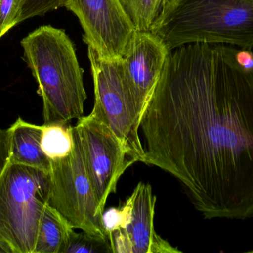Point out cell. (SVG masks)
<instances>
[{
	"label": "cell",
	"mask_w": 253,
	"mask_h": 253,
	"mask_svg": "<svg viewBox=\"0 0 253 253\" xmlns=\"http://www.w3.org/2000/svg\"><path fill=\"white\" fill-rule=\"evenodd\" d=\"M238 50L171 51L140 124L143 163L175 177L205 219L253 217V67Z\"/></svg>",
	"instance_id": "6da1fadb"
},
{
	"label": "cell",
	"mask_w": 253,
	"mask_h": 253,
	"mask_svg": "<svg viewBox=\"0 0 253 253\" xmlns=\"http://www.w3.org/2000/svg\"><path fill=\"white\" fill-rule=\"evenodd\" d=\"M20 44L42 99L44 125L68 124L83 117L87 99L84 70L66 32L42 25L25 36Z\"/></svg>",
	"instance_id": "7a4b0ae2"
},
{
	"label": "cell",
	"mask_w": 253,
	"mask_h": 253,
	"mask_svg": "<svg viewBox=\"0 0 253 253\" xmlns=\"http://www.w3.org/2000/svg\"><path fill=\"white\" fill-rule=\"evenodd\" d=\"M169 51L190 43L253 48V1L172 0L150 30Z\"/></svg>",
	"instance_id": "3957f363"
},
{
	"label": "cell",
	"mask_w": 253,
	"mask_h": 253,
	"mask_svg": "<svg viewBox=\"0 0 253 253\" xmlns=\"http://www.w3.org/2000/svg\"><path fill=\"white\" fill-rule=\"evenodd\" d=\"M49 173L9 162L0 176V242L10 253H34L47 204Z\"/></svg>",
	"instance_id": "277c9868"
},
{
	"label": "cell",
	"mask_w": 253,
	"mask_h": 253,
	"mask_svg": "<svg viewBox=\"0 0 253 253\" xmlns=\"http://www.w3.org/2000/svg\"><path fill=\"white\" fill-rule=\"evenodd\" d=\"M73 147L62 158L50 160L47 203L75 230L108 242L101 208L84 164L79 134L71 126ZM109 243V242H108Z\"/></svg>",
	"instance_id": "5b68a950"
},
{
	"label": "cell",
	"mask_w": 253,
	"mask_h": 253,
	"mask_svg": "<svg viewBox=\"0 0 253 253\" xmlns=\"http://www.w3.org/2000/svg\"><path fill=\"white\" fill-rule=\"evenodd\" d=\"M87 53L94 85L91 114L112 129L135 163H143L144 149L139 135L141 117L126 86L122 59H102L90 46Z\"/></svg>",
	"instance_id": "8992f818"
},
{
	"label": "cell",
	"mask_w": 253,
	"mask_h": 253,
	"mask_svg": "<svg viewBox=\"0 0 253 253\" xmlns=\"http://www.w3.org/2000/svg\"><path fill=\"white\" fill-rule=\"evenodd\" d=\"M89 178L101 208L126 169L135 163L112 129L90 113L75 125Z\"/></svg>",
	"instance_id": "52a82bcc"
},
{
	"label": "cell",
	"mask_w": 253,
	"mask_h": 253,
	"mask_svg": "<svg viewBox=\"0 0 253 253\" xmlns=\"http://www.w3.org/2000/svg\"><path fill=\"white\" fill-rule=\"evenodd\" d=\"M65 7L77 16L84 31V43L99 57L123 59L136 30L119 0H70Z\"/></svg>",
	"instance_id": "ba28073f"
},
{
	"label": "cell",
	"mask_w": 253,
	"mask_h": 253,
	"mask_svg": "<svg viewBox=\"0 0 253 253\" xmlns=\"http://www.w3.org/2000/svg\"><path fill=\"white\" fill-rule=\"evenodd\" d=\"M156 198L151 186L139 183L121 206L123 225L110 233L108 242L114 253H177L156 233L154 227Z\"/></svg>",
	"instance_id": "9c48e42d"
},
{
	"label": "cell",
	"mask_w": 253,
	"mask_h": 253,
	"mask_svg": "<svg viewBox=\"0 0 253 253\" xmlns=\"http://www.w3.org/2000/svg\"><path fill=\"white\" fill-rule=\"evenodd\" d=\"M170 51L151 31H135L122 59L125 80L141 120Z\"/></svg>",
	"instance_id": "30bf717a"
},
{
	"label": "cell",
	"mask_w": 253,
	"mask_h": 253,
	"mask_svg": "<svg viewBox=\"0 0 253 253\" xmlns=\"http://www.w3.org/2000/svg\"><path fill=\"white\" fill-rule=\"evenodd\" d=\"M7 131L10 144V163L49 172L50 160L41 147L43 126L28 123L19 117Z\"/></svg>",
	"instance_id": "8fae6325"
},
{
	"label": "cell",
	"mask_w": 253,
	"mask_h": 253,
	"mask_svg": "<svg viewBox=\"0 0 253 253\" xmlns=\"http://www.w3.org/2000/svg\"><path fill=\"white\" fill-rule=\"evenodd\" d=\"M74 230L62 215L47 203L34 253H63L70 234Z\"/></svg>",
	"instance_id": "7c38bea8"
},
{
	"label": "cell",
	"mask_w": 253,
	"mask_h": 253,
	"mask_svg": "<svg viewBox=\"0 0 253 253\" xmlns=\"http://www.w3.org/2000/svg\"><path fill=\"white\" fill-rule=\"evenodd\" d=\"M172 0H119L136 31H150Z\"/></svg>",
	"instance_id": "4fadbf2b"
},
{
	"label": "cell",
	"mask_w": 253,
	"mask_h": 253,
	"mask_svg": "<svg viewBox=\"0 0 253 253\" xmlns=\"http://www.w3.org/2000/svg\"><path fill=\"white\" fill-rule=\"evenodd\" d=\"M71 126L68 124L43 125L41 147L49 160L65 157L73 147Z\"/></svg>",
	"instance_id": "5bb4252c"
},
{
	"label": "cell",
	"mask_w": 253,
	"mask_h": 253,
	"mask_svg": "<svg viewBox=\"0 0 253 253\" xmlns=\"http://www.w3.org/2000/svg\"><path fill=\"white\" fill-rule=\"evenodd\" d=\"M111 253L108 242L101 240L87 233H77L74 230L68 238L63 253Z\"/></svg>",
	"instance_id": "9a60e30c"
},
{
	"label": "cell",
	"mask_w": 253,
	"mask_h": 253,
	"mask_svg": "<svg viewBox=\"0 0 253 253\" xmlns=\"http://www.w3.org/2000/svg\"><path fill=\"white\" fill-rule=\"evenodd\" d=\"M70 0H23L18 23L36 16H44L49 12L66 7Z\"/></svg>",
	"instance_id": "2e32d148"
},
{
	"label": "cell",
	"mask_w": 253,
	"mask_h": 253,
	"mask_svg": "<svg viewBox=\"0 0 253 253\" xmlns=\"http://www.w3.org/2000/svg\"><path fill=\"white\" fill-rule=\"evenodd\" d=\"M23 0H0V39L19 25L18 18Z\"/></svg>",
	"instance_id": "e0dca14e"
},
{
	"label": "cell",
	"mask_w": 253,
	"mask_h": 253,
	"mask_svg": "<svg viewBox=\"0 0 253 253\" xmlns=\"http://www.w3.org/2000/svg\"><path fill=\"white\" fill-rule=\"evenodd\" d=\"M104 228L107 234L118 230L122 227L124 221V213L121 206L119 208H111L107 211H104L102 215Z\"/></svg>",
	"instance_id": "ac0fdd59"
},
{
	"label": "cell",
	"mask_w": 253,
	"mask_h": 253,
	"mask_svg": "<svg viewBox=\"0 0 253 253\" xmlns=\"http://www.w3.org/2000/svg\"><path fill=\"white\" fill-rule=\"evenodd\" d=\"M10 161V144L7 130L0 127V176Z\"/></svg>",
	"instance_id": "d6986e66"
},
{
	"label": "cell",
	"mask_w": 253,
	"mask_h": 253,
	"mask_svg": "<svg viewBox=\"0 0 253 253\" xmlns=\"http://www.w3.org/2000/svg\"><path fill=\"white\" fill-rule=\"evenodd\" d=\"M0 253H10V251L0 242Z\"/></svg>",
	"instance_id": "ffe728a7"
},
{
	"label": "cell",
	"mask_w": 253,
	"mask_h": 253,
	"mask_svg": "<svg viewBox=\"0 0 253 253\" xmlns=\"http://www.w3.org/2000/svg\"><path fill=\"white\" fill-rule=\"evenodd\" d=\"M249 253H253V251H249Z\"/></svg>",
	"instance_id": "44dd1931"
},
{
	"label": "cell",
	"mask_w": 253,
	"mask_h": 253,
	"mask_svg": "<svg viewBox=\"0 0 253 253\" xmlns=\"http://www.w3.org/2000/svg\"><path fill=\"white\" fill-rule=\"evenodd\" d=\"M251 1H253V0H251Z\"/></svg>",
	"instance_id": "7402d4cb"
},
{
	"label": "cell",
	"mask_w": 253,
	"mask_h": 253,
	"mask_svg": "<svg viewBox=\"0 0 253 253\" xmlns=\"http://www.w3.org/2000/svg\"><path fill=\"white\" fill-rule=\"evenodd\" d=\"M0 40H1V39H0Z\"/></svg>",
	"instance_id": "603a6c76"
}]
</instances>
